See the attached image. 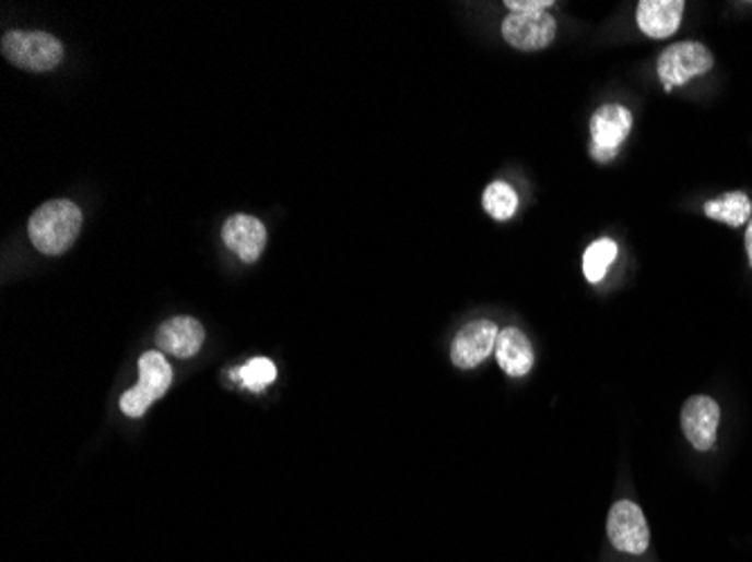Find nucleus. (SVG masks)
<instances>
[{
	"label": "nucleus",
	"instance_id": "16",
	"mask_svg": "<svg viewBox=\"0 0 752 562\" xmlns=\"http://www.w3.org/2000/svg\"><path fill=\"white\" fill-rule=\"evenodd\" d=\"M482 205L486 214L494 216L496 220H509L518 210V194L507 182H492L484 190Z\"/></svg>",
	"mask_w": 752,
	"mask_h": 562
},
{
	"label": "nucleus",
	"instance_id": "17",
	"mask_svg": "<svg viewBox=\"0 0 752 562\" xmlns=\"http://www.w3.org/2000/svg\"><path fill=\"white\" fill-rule=\"evenodd\" d=\"M239 376L244 387H248L250 392H261L278 379V369L269 358H252L239 369Z\"/></svg>",
	"mask_w": 752,
	"mask_h": 562
},
{
	"label": "nucleus",
	"instance_id": "6",
	"mask_svg": "<svg viewBox=\"0 0 752 562\" xmlns=\"http://www.w3.org/2000/svg\"><path fill=\"white\" fill-rule=\"evenodd\" d=\"M505 41L522 52H537L548 48L556 36V21L548 12L520 14L512 12L503 21Z\"/></svg>",
	"mask_w": 752,
	"mask_h": 562
},
{
	"label": "nucleus",
	"instance_id": "12",
	"mask_svg": "<svg viewBox=\"0 0 752 562\" xmlns=\"http://www.w3.org/2000/svg\"><path fill=\"white\" fill-rule=\"evenodd\" d=\"M683 0H643L637 5V27L651 39H669L683 21Z\"/></svg>",
	"mask_w": 752,
	"mask_h": 562
},
{
	"label": "nucleus",
	"instance_id": "10",
	"mask_svg": "<svg viewBox=\"0 0 752 562\" xmlns=\"http://www.w3.org/2000/svg\"><path fill=\"white\" fill-rule=\"evenodd\" d=\"M205 340V328L195 318H172L167 320L156 335V345L163 354L174 358H192L199 354Z\"/></svg>",
	"mask_w": 752,
	"mask_h": 562
},
{
	"label": "nucleus",
	"instance_id": "14",
	"mask_svg": "<svg viewBox=\"0 0 752 562\" xmlns=\"http://www.w3.org/2000/svg\"><path fill=\"white\" fill-rule=\"evenodd\" d=\"M705 214L714 220L730 225V228H739V225L750 220L752 203L743 192H730L717 201L705 203Z\"/></svg>",
	"mask_w": 752,
	"mask_h": 562
},
{
	"label": "nucleus",
	"instance_id": "5",
	"mask_svg": "<svg viewBox=\"0 0 752 562\" xmlns=\"http://www.w3.org/2000/svg\"><path fill=\"white\" fill-rule=\"evenodd\" d=\"M609 540L618 551L641 555L649 547V524L645 511L635 502L620 500L611 506L607 519Z\"/></svg>",
	"mask_w": 752,
	"mask_h": 562
},
{
	"label": "nucleus",
	"instance_id": "20",
	"mask_svg": "<svg viewBox=\"0 0 752 562\" xmlns=\"http://www.w3.org/2000/svg\"><path fill=\"white\" fill-rule=\"evenodd\" d=\"M745 250H748L750 264H752V218H750V223H748V230H745Z\"/></svg>",
	"mask_w": 752,
	"mask_h": 562
},
{
	"label": "nucleus",
	"instance_id": "13",
	"mask_svg": "<svg viewBox=\"0 0 752 562\" xmlns=\"http://www.w3.org/2000/svg\"><path fill=\"white\" fill-rule=\"evenodd\" d=\"M496 360L507 376H528L534 367V349L528 340V335L514 326L503 328L496 343Z\"/></svg>",
	"mask_w": 752,
	"mask_h": 562
},
{
	"label": "nucleus",
	"instance_id": "4",
	"mask_svg": "<svg viewBox=\"0 0 752 562\" xmlns=\"http://www.w3.org/2000/svg\"><path fill=\"white\" fill-rule=\"evenodd\" d=\"M712 65L714 57L703 44H673L658 59V77L662 80L665 91L671 93L673 86H685L694 77H701V74L709 72Z\"/></svg>",
	"mask_w": 752,
	"mask_h": 562
},
{
	"label": "nucleus",
	"instance_id": "9",
	"mask_svg": "<svg viewBox=\"0 0 752 562\" xmlns=\"http://www.w3.org/2000/svg\"><path fill=\"white\" fill-rule=\"evenodd\" d=\"M223 243L228 246L246 264H255L267 248V225L255 216L235 214L223 225Z\"/></svg>",
	"mask_w": 752,
	"mask_h": 562
},
{
	"label": "nucleus",
	"instance_id": "19",
	"mask_svg": "<svg viewBox=\"0 0 752 562\" xmlns=\"http://www.w3.org/2000/svg\"><path fill=\"white\" fill-rule=\"evenodd\" d=\"M590 156L597 160V163H611L618 152H607V148H597V146H590Z\"/></svg>",
	"mask_w": 752,
	"mask_h": 562
},
{
	"label": "nucleus",
	"instance_id": "15",
	"mask_svg": "<svg viewBox=\"0 0 752 562\" xmlns=\"http://www.w3.org/2000/svg\"><path fill=\"white\" fill-rule=\"evenodd\" d=\"M618 256V243L611 239H599L590 243L584 252V275L590 284H597L607 277L609 268Z\"/></svg>",
	"mask_w": 752,
	"mask_h": 562
},
{
	"label": "nucleus",
	"instance_id": "1",
	"mask_svg": "<svg viewBox=\"0 0 752 562\" xmlns=\"http://www.w3.org/2000/svg\"><path fill=\"white\" fill-rule=\"evenodd\" d=\"M82 210L70 201H50L44 203L30 216L27 235L32 246L48 254L57 256L72 248L82 232Z\"/></svg>",
	"mask_w": 752,
	"mask_h": 562
},
{
	"label": "nucleus",
	"instance_id": "11",
	"mask_svg": "<svg viewBox=\"0 0 752 562\" xmlns=\"http://www.w3.org/2000/svg\"><path fill=\"white\" fill-rule=\"evenodd\" d=\"M631 110L620 104L601 106L590 120V146L607 148V152H618L626 135L631 133Z\"/></svg>",
	"mask_w": 752,
	"mask_h": 562
},
{
	"label": "nucleus",
	"instance_id": "3",
	"mask_svg": "<svg viewBox=\"0 0 752 562\" xmlns=\"http://www.w3.org/2000/svg\"><path fill=\"white\" fill-rule=\"evenodd\" d=\"M138 371H140L138 385L125 392L120 398V409L131 419H140L149 409V405H152L156 398L165 396V392L169 390L174 381L172 367L165 360L163 351H146L138 360Z\"/></svg>",
	"mask_w": 752,
	"mask_h": 562
},
{
	"label": "nucleus",
	"instance_id": "7",
	"mask_svg": "<svg viewBox=\"0 0 752 562\" xmlns=\"http://www.w3.org/2000/svg\"><path fill=\"white\" fill-rule=\"evenodd\" d=\"M501 328L492 320L469 322L450 345V360L460 369H473L482 364L492 351H496Z\"/></svg>",
	"mask_w": 752,
	"mask_h": 562
},
{
	"label": "nucleus",
	"instance_id": "2",
	"mask_svg": "<svg viewBox=\"0 0 752 562\" xmlns=\"http://www.w3.org/2000/svg\"><path fill=\"white\" fill-rule=\"evenodd\" d=\"M3 55L10 63L30 72H48L63 59V46L48 32L12 29L3 36Z\"/></svg>",
	"mask_w": 752,
	"mask_h": 562
},
{
	"label": "nucleus",
	"instance_id": "18",
	"mask_svg": "<svg viewBox=\"0 0 752 562\" xmlns=\"http://www.w3.org/2000/svg\"><path fill=\"white\" fill-rule=\"evenodd\" d=\"M505 8L520 14H534L552 8V0H505Z\"/></svg>",
	"mask_w": 752,
	"mask_h": 562
},
{
	"label": "nucleus",
	"instance_id": "8",
	"mask_svg": "<svg viewBox=\"0 0 752 562\" xmlns=\"http://www.w3.org/2000/svg\"><path fill=\"white\" fill-rule=\"evenodd\" d=\"M719 421H721V407L709 396L688 398L681 411V423H683L685 437L696 450H701V453H705V450H709L714 443H717Z\"/></svg>",
	"mask_w": 752,
	"mask_h": 562
}]
</instances>
